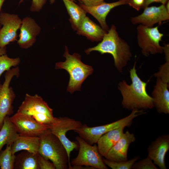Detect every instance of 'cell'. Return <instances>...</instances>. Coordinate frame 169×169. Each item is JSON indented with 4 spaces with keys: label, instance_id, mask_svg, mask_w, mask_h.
<instances>
[{
    "label": "cell",
    "instance_id": "obj_22",
    "mask_svg": "<svg viewBox=\"0 0 169 169\" xmlns=\"http://www.w3.org/2000/svg\"><path fill=\"white\" fill-rule=\"evenodd\" d=\"M69 16V21L73 29L76 31L85 17L86 12L79 5L71 0H63Z\"/></svg>",
    "mask_w": 169,
    "mask_h": 169
},
{
    "label": "cell",
    "instance_id": "obj_31",
    "mask_svg": "<svg viewBox=\"0 0 169 169\" xmlns=\"http://www.w3.org/2000/svg\"><path fill=\"white\" fill-rule=\"evenodd\" d=\"M24 0H20L19 3H22ZM47 0H32L30 10L33 12H39L46 3Z\"/></svg>",
    "mask_w": 169,
    "mask_h": 169
},
{
    "label": "cell",
    "instance_id": "obj_21",
    "mask_svg": "<svg viewBox=\"0 0 169 169\" xmlns=\"http://www.w3.org/2000/svg\"><path fill=\"white\" fill-rule=\"evenodd\" d=\"M40 145L39 137L19 136L12 144L13 154L22 150L35 154L38 153Z\"/></svg>",
    "mask_w": 169,
    "mask_h": 169
},
{
    "label": "cell",
    "instance_id": "obj_33",
    "mask_svg": "<svg viewBox=\"0 0 169 169\" xmlns=\"http://www.w3.org/2000/svg\"><path fill=\"white\" fill-rule=\"evenodd\" d=\"M79 2L88 7L95 6L104 2V0H80Z\"/></svg>",
    "mask_w": 169,
    "mask_h": 169
},
{
    "label": "cell",
    "instance_id": "obj_27",
    "mask_svg": "<svg viewBox=\"0 0 169 169\" xmlns=\"http://www.w3.org/2000/svg\"><path fill=\"white\" fill-rule=\"evenodd\" d=\"M140 158L139 156L125 161L115 162L103 158L104 163L112 169H131L134 163Z\"/></svg>",
    "mask_w": 169,
    "mask_h": 169
},
{
    "label": "cell",
    "instance_id": "obj_17",
    "mask_svg": "<svg viewBox=\"0 0 169 169\" xmlns=\"http://www.w3.org/2000/svg\"><path fill=\"white\" fill-rule=\"evenodd\" d=\"M125 4H127V0H119L116 2L107 3L104 2L97 5L88 7L80 3L79 4L87 13L95 18L104 29L108 31L110 28L106 22V16L110 10L114 8Z\"/></svg>",
    "mask_w": 169,
    "mask_h": 169
},
{
    "label": "cell",
    "instance_id": "obj_28",
    "mask_svg": "<svg viewBox=\"0 0 169 169\" xmlns=\"http://www.w3.org/2000/svg\"><path fill=\"white\" fill-rule=\"evenodd\" d=\"M155 77L160 79L163 82L169 84V60L160 66L158 72L154 75Z\"/></svg>",
    "mask_w": 169,
    "mask_h": 169
},
{
    "label": "cell",
    "instance_id": "obj_32",
    "mask_svg": "<svg viewBox=\"0 0 169 169\" xmlns=\"http://www.w3.org/2000/svg\"><path fill=\"white\" fill-rule=\"evenodd\" d=\"M144 0H127V4L139 11L142 7Z\"/></svg>",
    "mask_w": 169,
    "mask_h": 169
},
{
    "label": "cell",
    "instance_id": "obj_20",
    "mask_svg": "<svg viewBox=\"0 0 169 169\" xmlns=\"http://www.w3.org/2000/svg\"><path fill=\"white\" fill-rule=\"evenodd\" d=\"M125 127H122L111 130L102 135L97 143L100 155L105 157L110 149L118 141L124 133Z\"/></svg>",
    "mask_w": 169,
    "mask_h": 169
},
{
    "label": "cell",
    "instance_id": "obj_30",
    "mask_svg": "<svg viewBox=\"0 0 169 169\" xmlns=\"http://www.w3.org/2000/svg\"><path fill=\"white\" fill-rule=\"evenodd\" d=\"M37 160L40 169H55L54 164L45 159L38 153L37 154Z\"/></svg>",
    "mask_w": 169,
    "mask_h": 169
},
{
    "label": "cell",
    "instance_id": "obj_13",
    "mask_svg": "<svg viewBox=\"0 0 169 169\" xmlns=\"http://www.w3.org/2000/svg\"><path fill=\"white\" fill-rule=\"evenodd\" d=\"M144 9L141 14L131 18L132 24H140L151 27L155 24L169 19V12L166 10L165 4H161L158 7L148 6Z\"/></svg>",
    "mask_w": 169,
    "mask_h": 169
},
{
    "label": "cell",
    "instance_id": "obj_35",
    "mask_svg": "<svg viewBox=\"0 0 169 169\" xmlns=\"http://www.w3.org/2000/svg\"><path fill=\"white\" fill-rule=\"evenodd\" d=\"M6 47L0 48V56L6 54Z\"/></svg>",
    "mask_w": 169,
    "mask_h": 169
},
{
    "label": "cell",
    "instance_id": "obj_4",
    "mask_svg": "<svg viewBox=\"0 0 169 169\" xmlns=\"http://www.w3.org/2000/svg\"><path fill=\"white\" fill-rule=\"evenodd\" d=\"M38 153L54 165L56 169H68V157L66 150L59 139L49 129L39 136Z\"/></svg>",
    "mask_w": 169,
    "mask_h": 169
},
{
    "label": "cell",
    "instance_id": "obj_24",
    "mask_svg": "<svg viewBox=\"0 0 169 169\" xmlns=\"http://www.w3.org/2000/svg\"><path fill=\"white\" fill-rule=\"evenodd\" d=\"M14 169H40L37 154L26 151L16 156Z\"/></svg>",
    "mask_w": 169,
    "mask_h": 169
},
{
    "label": "cell",
    "instance_id": "obj_19",
    "mask_svg": "<svg viewBox=\"0 0 169 169\" xmlns=\"http://www.w3.org/2000/svg\"><path fill=\"white\" fill-rule=\"evenodd\" d=\"M76 33L92 41H101L107 31L86 16L76 30Z\"/></svg>",
    "mask_w": 169,
    "mask_h": 169
},
{
    "label": "cell",
    "instance_id": "obj_26",
    "mask_svg": "<svg viewBox=\"0 0 169 169\" xmlns=\"http://www.w3.org/2000/svg\"><path fill=\"white\" fill-rule=\"evenodd\" d=\"M20 62L19 57L15 58L8 57L6 54L0 56V76L5 71L11 69L12 67H15Z\"/></svg>",
    "mask_w": 169,
    "mask_h": 169
},
{
    "label": "cell",
    "instance_id": "obj_25",
    "mask_svg": "<svg viewBox=\"0 0 169 169\" xmlns=\"http://www.w3.org/2000/svg\"><path fill=\"white\" fill-rule=\"evenodd\" d=\"M12 145H7L4 150L0 152V167L1 169H13L16 156L13 154Z\"/></svg>",
    "mask_w": 169,
    "mask_h": 169
},
{
    "label": "cell",
    "instance_id": "obj_14",
    "mask_svg": "<svg viewBox=\"0 0 169 169\" xmlns=\"http://www.w3.org/2000/svg\"><path fill=\"white\" fill-rule=\"evenodd\" d=\"M19 29V38L17 43L20 48L24 49L33 45L41 29L34 19L29 17H26L22 20Z\"/></svg>",
    "mask_w": 169,
    "mask_h": 169
},
{
    "label": "cell",
    "instance_id": "obj_37",
    "mask_svg": "<svg viewBox=\"0 0 169 169\" xmlns=\"http://www.w3.org/2000/svg\"><path fill=\"white\" fill-rule=\"evenodd\" d=\"M5 0H0V12L2 5Z\"/></svg>",
    "mask_w": 169,
    "mask_h": 169
},
{
    "label": "cell",
    "instance_id": "obj_18",
    "mask_svg": "<svg viewBox=\"0 0 169 169\" xmlns=\"http://www.w3.org/2000/svg\"><path fill=\"white\" fill-rule=\"evenodd\" d=\"M169 84L157 78L151 94L154 107L159 113L169 114Z\"/></svg>",
    "mask_w": 169,
    "mask_h": 169
},
{
    "label": "cell",
    "instance_id": "obj_12",
    "mask_svg": "<svg viewBox=\"0 0 169 169\" xmlns=\"http://www.w3.org/2000/svg\"><path fill=\"white\" fill-rule=\"evenodd\" d=\"M22 20L14 14L0 13V48L6 47L11 42L16 40L17 31L20 27Z\"/></svg>",
    "mask_w": 169,
    "mask_h": 169
},
{
    "label": "cell",
    "instance_id": "obj_2",
    "mask_svg": "<svg viewBox=\"0 0 169 169\" xmlns=\"http://www.w3.org/2000/svg\"><path fill=\"white\" fill-rule=\"evenodd\" d=\"M93 51H97L102 54L107 53L111 54L114 58L115 66L120 73L122 72L132 56L130 46L119 36L114 24L97 45L85 50L87 54Z\"/></svg>",
    "mask_w": 169,
    "mask_h": 169
},
{
    "label": "cell",
    "instance_id": "obj_3",
    "mask_svg": "<svg viewBox=\"0 0 169 169\" xmlns=\"http://www.w3.org/2000/svg\"><path fill=\"white\" fill-rule=\"evenodd\" d=\"M63 56L65 59L64 62L56 63L55 69H64L69 74V80L67 91L72 93L76 90H80L81 85L93 71L92 67L83 63L81 56L77 53L70 54L67 46H65Z\"/></svg>",
    "mask_w": 169,
    "mask_h": 169
},
{
    "label": "cell",
    "instance_id": "obj_39",
    "mask_svg": "<svg viewBox=\"0 0 169 169\" xmlns=\"http://www.w3.org/2000/svg\"></svg>",
    "mask_w": 169,
    "mask_h": 169
},
{
    "label": "cell",
    "instance_id": "obj_16",
    "mask_svg": "<svg viewBox=\"0 0 169 169\" xmlns=\"http://www.w3.org/2000/svg\"><path fill=\"white\" fill-rule=\"evenodd\" d=\"M136 140L135 136L133 133H130L128 131H126L110 149L105 158L115 162L127 161L129 146Z\"/></svg>",
    "mask_w": 169,
    "mask_h": 169
},
{
    "label": "cell",
    "instance_id": "obj_23",
    "mask_svg": "<svg viewBox=\"0 0 169 169\" xmlns=\"http://www.w3.org/2000/svg\"><path fill=\"white\" fill-rule=\"evenodd\" d=\"M19 136L10 117L6 116L0 130V152L5 145H12Z\"/></svg>",
    "mask_w": 169,
    "mask_h": 169
},
{
    "label": "cell",
    "instance_id": "obj_11",
    "mask_svg": "<svg viewBox=\"0 0 169 169\" xmlns=\"http://www.w3.org/2000/svg\"><path fill=\"white\" fill-rule=\"evenodd\" d=\"M20 136L39 137L47 129L49 125L41 124L30 117L17 112L10 117Z\"/></svg>",
    "mask_w": 169,
    "mask_h": 169
},
{
    "label": "cell",
    "instance_id": "obj_38",
    "mask_svg": "<svg viewBox=\"0 0 169 169\" xmlns=\"http://www.w3.org/2000/svg\"><path fill=\"white\" fill-rule=\"evenodd\" d=\"M55 0H50V3L51 4H52L54 2ZM71 1H75V0H71ZM79 1L80 0H78Z\"/></svg>",
    "mask_w": 169,
    "mask_h": 169
},
{
    "label": "cell",
    "instance_id": "obj_6",
    "mask_svg": "<svg viewBox=\"0 0 169 169\" xmlns=\"http://www.w3.org/2000/svg\"><path fill=\"white\" fill-rule=\"evenodd\" d=\"M17 112L30 117L39 123L49 125L55 118L53 110L37 94L31 95L26 94Z\"/></svg>",
    "mask_w": 169,
    "mask_h": 169
},
{
    "label": "cell",
    "instance_id": "obj_34",
    "mask_svg": "<svg viewBox=\"0 0 169 169\" xmlns=\"http://www.w3.org/2000/svg\"><path fill=\"white\" fill-rule=\"evenodd\" d=\"M168 0H144V3L142 8L144 9L148 7L151 3L154 2L159 3L162 4H165Z\"/></svg>",
    "mask_w": 169,
    "mask_h": 169
},
{
    "label": "cell",
    "instance_id": "obj_8",
    "mask_svg": "<svg viewBox=\"0 0 169 169\" xmlns=\"http://www.w3.org/2000/svg\"><path fill=\"white\" fill-rule=\"evenodd\" d=\"M79 145L77 156L72 160L70 169L79 166H90L94 169H108L104 163L102 156L100 154L97 145L90 144L79 136L76 137Z\"/></svg>",
    "mask_w": 169,
    "mask_h": 169
},
{
    "label": "cell",
    "instance_id": "obj_36",
    "mask_svg": "<svg viewBox=\"0 0 169 169\" xmlns=\"http://www.w3.org/2000/svg\"><path fill=\"white\" fill-rule=\"evenodd\" d=\"M165 6L167 11L169 12V0L166 2L165 4Z\"/></svg>",
    "mask_w": 169,
    "mask_h": 169
},
{
    "label": "cell",
    "instance_id": "obj_7",
    "mask_svg": "<svg viewBox=\"0 0 169 169\" xmlns=\"http://www.w3.org/2000/svg\"><path fill=\"white\" fill-rule=\"evenodd\" d=\"M158 27L139 24L136 28L137 44L142 54L145 57L163 52V46L160 45V42L162 41L164 34L160 32Z\"/></svg>",
    "mask_w": 169,
    "mask_h": 169
},
{
    "label": "cell",
    "instance_id": "obj_1",
    "mask_svg": "<svg viewBox=\"0 0 169 169\" xmlns=\"http://www.w3.org/2000/svg\"><path fill=\"white\" fill-rule=\"evenodd\" d=\"M136 64L135 58L133 67L129 71L131 84H127L125 80L118 84V89L122 97V105L123 108L131 110L152 109L154 107L153 99L146 90L147 82L142 81L138 75Z\"/></svg>",
    "mask_w": 169,
    "mask_h": 169
},
{
    "label": "cell",
    "instance_id": "obj_10",
    "mask_svg": "<svg viewBox=\"0 0 169 169\" xmlns=\"http://www.w3.org/2000/svg\"><path fill=\"white\" fill-rule=\"evenodd\" d=\"M19 67L17 66L7 71L4 81L0 84V130L5 117L13 113V104L16 95L10 84L14 76H19Z\"/></svg>",
    "mask_w": 169,
    "mask_h": 169
},
{
    "label": "cell",
    "instance_id": "obj_9",
    "mask_svg": "<svg viewBox=\"0 0 169 169\" xmlns=\"http://www.w3.org/2000/svg\"><path fill=\"white\" fill-rule=\"evenodd\" d=\"M83 125L79 121L67 117H55L54 121L49 125V129L60 140L65 148L68 157V168L71 166L70 162V154L74 149L79 148L78 143L72 141L66 136V132L69 131H75Z\"/></svg>",
    "mask_w": 169,
    "mask_h": 169
},
{
    "label": "cell",
    "instance_id": "obj_5",
    "mask_svg": "<svg viewBox=\"0 0 169 169\" xmlns=\"http://www.w3.org/2000/svg\"><path fill=\"white\" fill-rule=\"evenodd\" d=\"M128 115L114 122L107 124L90 127L86 124L74 131L79 136L90 145L96 143L99 139L108 131L122 127L130 126L134 119L145 113L142 110H133Z\"/></svg>",
    "mask_w": 169,
    "mask_h": 169
},
{
    "label": "cell",
    "instance_id": "obj_29",
    "mask_svg": "<svg viewBox=\"0 0 169 169\" xmlns=\"http://www.w3.org/2000/svg\"><path fill=\"white\" fill-rule=\"evenodd\" d=\"M135 162L131 169H158L152 160L148 156L138 162Z\"/></svg>",
    "mask_w": 169,
    "mask_h": 169
},
{
    "label": "cell",
    "instance_id": "obj_15",
    "mask_svg": "<svg viewBox=\"0 0 169 169\" xmlns=\"http://www.w3.org/2000/svg\"><path fill=\"white\" fill-rule=\"evenodd\" d=\"M169 150V135H163L157 137L147 148L148 156L160 169H166V154Z\"/></svg>",
    "mask_w": 169,
    "mask_h": 169
}]
</instances>
